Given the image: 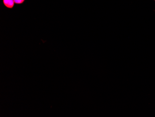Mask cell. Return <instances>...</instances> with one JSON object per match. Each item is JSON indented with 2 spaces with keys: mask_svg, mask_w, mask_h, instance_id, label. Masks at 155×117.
I'll return each instance as SVG.
<instances>
[{
  "mask_svg": "<svg viewBox=\"0 0 155 117\" xmlns=\"http://www.w3.org/2000/svg\"><path fill=\"white\" fill-rule=\"evenodd\" d=\"M14 3L18 4H22L25 1V0H14Z\"/></svg>",
  "mask_w": 155,
  "mask_h": 117,
  "instance_id": "cell-2",
  "label": "cell"
},
{
  "mask_svg": "<svg viewBox=\"0 0 155 117\" xmlns=\"http://www.w3.org/2000/svg\"><path fill=\"white\" fill-rule=\"evenodd\" d=\"M154 1H155V0H154Z\"/></svg>",
  "mask_w": 155,
  "mask_h": 117,
  "instance_id": "cell-3",
  "label": "cell"
},
{
  "mask_svg": "<svg viewBox=\"0 0 155 117\" xmlns=\"http://www.w3.org/2000/svg\"><path fill=\"white\" fill-rule=\"evenodd\" d=\"M3 2L4 5L9 9L13 8L15 3L14 0H3Z\"/></svg>",
  "mask_w": 155,
  "mask_h": 117,
  "instance_id": "cell-1",
  "label": "cell"
}]
</instances>
